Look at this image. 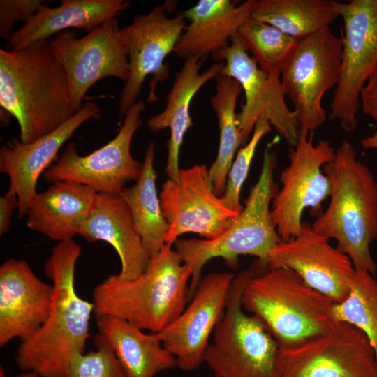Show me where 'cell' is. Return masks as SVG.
I'll use <instances>...</instances> for the list:
<instances>
[{
	"label": "cell",
	"instance_id": "10",
	"mask_svg": "<svg viewBox=\"0 0 377 377\" xmlns=\"http://www.w3.org/2000/svg\"><path fill=\"white\" fill-rule=\"evenodd\" d=\"M278 377H377V361L361 330L336 322L324 334L279 346Z\"/></svg>",
	"mask_w": 377,
	"mask_h": 377
},
{
	"label": "cell",
	"instance_id": "1",
	"mask_svg": "<svg viewBox=\"0 0 377 377\" xmlns=\"http://www.w3.org/2000/svg\"><path fill=\"white\" fill-rule=\"evenodd\" d=\"M81 253V246L73 239L58 242L45 263L54 293L46 320L17 350L15 360L24 371L66 377L73 359L85 352L94 304L75 289V265Z\"/></svg>",
	"mask_w": 377,
	"mask_h": 377
},
{
	"label": "cell",
	"instance_id": "20",
	"mask_svg": "<svg viewBox=\"0 0 377 377\" xmlns=\"http://www.w3.org/2000/svg\"><path fill=\"white\" fill-rule=\"evenodd\" d=\"M54 288L27 261L8 259L0 267V346L31 337L46 320Z\"/></svg>",
	"mask_w": 377,
	"mask_h": 377
},
{
	"label": "cell",
	"instance_id": "8",
	"mask_svg": "<svg viewBox=\"0 0 377 377\" xmlns=\"http://www.w3.org/2000/svg\"><path fill=\"white\" fill-rule=\"evenodd\" d=\"M341 52V38L328 27L297 40L285 62L281 84L293 103L300 133H313L326 121L322 98L338 84Z\"/></svg>",
	"mask_w": 377,
	"mask_h": 377
},
{
	"label": "cell",
	"instance_id": "11",
	"mask_svg": "<svg viewBox=\"0 0 377 377\" xmlns=\"http://www.w3.org/2000/svg\"><path fill=\"white\" fill-rule=\"evenodd\" d=\"M145 103L138 100L131 106L116 136L104 146L80 156L73 142L69 143L57 161L43 173L50 183L71 182L87 186L98 193L119 195L126 183L137 181L142 164L132 157L131 145L142 125Z\"/></svg>",
	"mask_w": 377,
	"mask_h": 377
},
{
	"label": "cell",
	"instance_id": "7",
	"mask_svg": "<svg viewBox=\"0 0 377 377\" xmlns=\"http://www.w3.org/2000/svg\"><path fill=\"white\" fill-rule=\"evenodd\" d=\"M254 273L235 276L223 315L204 362L215 377H278L279 346L260 320L244 309L242 295Z\"/></svg>",
	"mask_w": 377,
	"mask_h": 377
},
{
	"label": "cell",
	"instance_id": "30",
	"mask_svg": "<svg viewBox=\"0 0 377 377\" xmlns=\"http://www.w3.org/2000/svg\"><path fill=\"white\" fill-rule=\"evenodd\" d=\"M355 274L347 297L336 303V322H345L361 330L369 340L377 361V279L355 267Z\"/></svg>",
	"mask_w": 377,
	"mask_h": 377
},
{
	"label": "cell",
	"instance_id": "29",
	"mask_svg": "<svg viewBox=\"0 0 377 377\" xmlns=\"http://www.w3.org/2000/svg\"><path fill=\"white\" fill-rule=\"evenodd\" d=\"M215 80L216 92L210 100V104L218 120L219 143L217 156L209 170V177L215 193L221 196L226 190L228 175L234 157L242 145L235 110L242 89L236 80L221 73Z\"/></svg>",
	"mask_w": 377,
	"mask_h": 377
},
{
	"label": "cell",
	"instance_id": "25",
	"mask_svg": "<svg viewBox=\"0 0 377 377\" xmlns=\"http://www.w3.org/2000/svg\"><path fill=\"white\" fill-rule=\"evenodd\" d=\"M203 60L195 57L185 59L182 67L175 75L163 110L151 117L147 122L149 128L153 131L170 129L165 172L171 179H175L178 176L180 147L186 133L193 126L190 115L191 101L197 92L220 75L223 69V62H217L200 72Z\"/></svg>",
	"mask_w": 377,
	"mask_h": 377
},
{
	"label": "cell",
	"instance_id": "26",
	"mask_svg": "<svg viewBox=\"0 0 377 377\" xmlns=\"http://www.w3.org/2000/svg\"><path fill=\"white\" fill-rule=\"evenodd\" d=\"M99 333L111 346L126 377H155L177 367L158 333L147 334L131 323L114 316H97Z\"/></svg>",
	"mask_w": 377,
	"mask_h": 377
},
{
	"label": "cell",
	"instance_id": "34",
	"mask_svg": "<svg viewBox=\"0 0 377 377\" xmlns=\"http://www.w3.org/2000/svg\"><path fill=\"white\" fill-rule=\"evenodd\" d=\"M41 0H1L0 36L8 40L17 21L28 22L44 5Z\"/></svg>",
	"mask_w": 377,
	"mask_h": 377
},
{
	"label": "cell",
	"instance_id": "6",
	"mask_svg": "<svg viewBox=\"0 0 377 377\" xmlns=\"http://www.w3.org/2000/svg\"><path fill=\"white\" fill-rule=\"evenodd\" d=\"M276 154L268 146L264 152L259 178L251 189L245 207L234 217L227 229L211 239H178L176 251L191 270L190 298L201 281L203 267L214 258H221L231 268L237 266L238 257L250 255L267 266L270 251L281 241L272 222L270 203L276 195L273 180Z\"/></svg>",
	"mask_w": 377,
	"mask_h": 377
},
{
	"label": "cell",
	"instance_id": "21",
	"mask_svg": "<svg viewBox=\"0 0 377 377\" xmlns=\"http://www.w3.org/2000/svg\"><path fill=\"white\" fill-rule=\"evenodd\" d=\"M256 0L236 6L230 0H201L183 14L189 22L182 33L174 53L186 59H213L226 49L241 27L251 19Z\"/></svg>",
	"mask_w": 377,
	"mask_h": 377
},
{
	"label": "cell",
	"instance_id": "5",
	"mask_svg": "<svg viewBox=\"0 0 377 377\" xmlns=\"http://www.w3.org/2000/svg\"><path fill=\"white\" fill-rule=\"evenodd\" d=\"M242 303L279 346L324 334L336 323V303L286 267L253 274L244 288Z\"/></svg>",
	"mask_w": 377,
	"mask_h": 377
},
{
	"label": "cell",
	"instance_id": "15",
	"mask_svg": "<svg viewBox=\"0 0 377 377\" xmlns=\"http://www.w3.org/2000/svg\"><path fill=\"white\" fill-rule=\"evenodd\" d=\"M214 60L223 62L221 74L236 80L244 93L245 101L237 114L242 145L249 142L258 119L265 117L286 142L295 147L299 138V126L286 103L281 73L260 69L249 57L237 34Z\"/></svg>",
	"mask_w": 377,
	"mask_h": 377
},
{
	"label": "cell",
	"instance_id": "23",
	"mask_svg": "<svg viewBox=\"0 0 377 377\" xmlns=\"http://www.w3.org/2000/svg\"><path fill=\"white\" fill-rule=\"evenodd\" d=\"M98 194L80 184L54 182L32 199L26 225L30 230L59 242L73 239L92 212Z\"/></svg>",
	"mask_w": 377,
	"mask_h": 377
},
{
	"label": "cell",
	"instance_id": "18",
	"mask_svg": "<svg viewBox=\"0 0 377 377\" xmlns=\"http://www.w3.org/2000/svg\"><path fill=\"white\" fill-rule=\"evenodd\" d=\"M234 277L228 272L205 276L190 304L172 323L158 332L181 369L193 371L204 362L210 336L223 315Z\"/></svg>",
	"mask_w": 377,
	"mask_h": 377
},
{
	"label": "cell",
	"instance_id": "31",
	"mask_svg": "<svg viewBox=\"0 0 377 377\" xmlns=\"http://www.w3.org/2000/svg\"><path fill=\"white\" fill-rule=\"evenodd\" d=\"M237 34L259 68L269 73H281L297 42L277 28L252 19L241 27Z\"/></svg>",
	"mask_w": 377,
	"mask_h": 377
},
{
	"label": "cell",
	"instance_id": "38",
	"mask_svg": "<svg viewBox=\"0 0 377 377\" xmlns=\"http://www.w3.org/2000/svg\"><path fill=\"white\" fill-rule=\"evenodd\" d=\"M0 377H6L4 370L2 367L0 369ZM15 377H40L38 374L33 371H24Z\"/></svg>",
	"mask_w": 377,
	"mask_h": 377
},
{
	"label": "cell",
	"instance_id": "17",
	"mask_svg": "<svg viewBox=\"0 0 377 377\" xmlns=\"http://www.w3.org/2000/svg\"><path fill=\"white\" fill-rule=\"evenodd\" d=\"M267 267L292 269L335 303L347 297L355 272L350 258L305 221L297 236L281 241L270 251Z\"/></svg>",
	"mask_w": 377,
	"mask_h": 377
},
{
	"label": "cell",
	"instance_id": "35",
	"mask_svg": "<svg viewBox=\"0 0 377 377\" xmlns=\"http://www.w3.org/2000/svg\"><path fill=\"white\" fill-rule=\"evenodd\" d=\"M360 98L363 112L377 122V66L363 87Z\"/></svg>",
	"mask_w": 377,
	"mask_h": 377
},
{
	"label": "cell",
	"instance_id": "12",
	"mask_svg": "<svg viewBox=\"0 0 377 377\" xmlns=\"http://www.w3.org/2000/svg\"><path fill=\"white\" fill-rule=\"evenodd\" d=\"M339 12L344 27L341 72L330 117L351 132L358 124L361 91L377 66V0L339 2Z\"/></svg>",
	"mask_w": 377,
	"mask_h": 377
},
{
	"label": "cell",
	"instance_id": "22",
	"mask_svg": "<svg viewBox=\"0 0 377 377\" xmlns=\"http://www.w3.org/2000/svg\"><path fill=\"white\" fill-rule=\"evenodd\" d=\"M78 235L90 242L104 241L117 252L121 261L119 276L138 277L146 269V253L129 209L119 195L98 193L96 204L80 226Z\"/></svg>",
	"mask_w": 377,
	"mask_h": 377
},
{
	"label": "cell",
	"instance_id": "33",
	"mask_svg": "<svg viewBox=\"0 0 377 377\" xmlns=\"http://www.w3.org/2000/svg\"><path fill=\"white\" fill-rule=\"evenodd\" d=\"M94 343V350L73 359L66 377H126L112 348L99 333Z\"/></svg>",
	"mask_w": 377,
	"mask_h": 377
},
{
	"label": "cell",
	"instance_id": "9",
	"mask_svg": "<svg viewBox=\"0 0 377 377\" xmlns=\"http://www.w3.org/2000/svg\"><path fill=\"white\" fill-rule=\"evenodd\" d=\"M173 3L166 1L154 6L149 12L136 15L128 25L120 29V36L126 48L129 73L119 95V117L122 119L128 108L135 104L146 77L149 82L147 101L156 102L158 84L168 76L169 66L165 59L175 48L185 28L183 13L175 17L168 13L174 8Z\"/></svg>",
	"mask_w": 377,
	"mask_h": 377
},
{
	"label": "cell",
	"instance_id": "19",
	"mask_svg": "<svg viewBox=\"0 0 377 377\" xmlns=\"http://www.w3.org/2000/svg\"><path fill=\"white\" fill-rule=\"evenodd\" d=\"M99 114L98 105L89 101L54 131L27 143L12 138L1 146L0 172L8 177L7 193L17 198L20 217L27 216L29 205L37 193L38 178L57 158L64 144L83 124L97 119Z\"/></svg>",
	"mask_w": 377,
	"mask_h": 377
},
{
	"label": "cell",
	"instance_id": "24",
	"mask_svg": "<svg viewBox=\"0 0 377 377\" xmlns=\"http://www.w3.org/2000/svg\"><path fill=\"white\" fill-rule=\"evenodd\" d=\"M130 5L124 0H62L57 7L43 5L28 22L14 31L7 48L19 50L72 28L89 32L117 17Z\"/></svg>",
	"mask_w": 377,
	"mask_h": 377
},
{
	"label": "cell",
	"instance_id": "28",
	"mask_svg": "<svg viewBox=\"0 0 377 377\" xmlns=\"http://www.w3.org/2000/svg\"><path fill=\"white\" fill-rule=\"evenodd\" d=\"M339 16V2L332 0H260L256 1L251 13L252 20L297 40L330 27Z\"/></svg>",
	"mask_w": 377,
	"mask_h": 377
},
{
	"label": "cell",
	"instance_id": "27",
	"mask_svg": "<svg viewBox=\"0 0 377 377\" xmlns=\"http://www.w3.org/2000/svg\"><path fill=\"white\" fill-rule=\"evenodd\" d=\"M155 145L147 147L136 183L126 187L119 195L126 203L148 256L151 258L166 244L168 223L163 216L158 195L154 168Z\"/></svg>",
	"mask_w": 377,
	"mask_h": 377
},
{
	"label": "cell",
	"instance_id": "32",
	"mask_svg": "<svg viewBox=\"0 0 377 377\" xmlns=\"http://www.w3.org/2000/svg\"><path fill=\"white\" fill-rule=\"evenodd\" d=\"M271 129V124L265 117L259 119L250 140L239 149L230 167L226 190L221 197L227 207L237 214H239L243 208L240 204V192L248 176L256 148L260 140Z\"/></svg>",
	"mask_w": 377,
	"mask_h": 377
},
{
	"label": "cell",
	"instance_id": "2",
	"mask_svg": "<svg viewBox=\"0 0 377 377\" xmlns=\"http://www.w3.org/2000/svg\"><path fill=\"white\" fill-rule=\"evenodd\" d=\"M0 105L16 119L24 143L54 131L75 114L66 71L50 40L19 50L0 49Z\"/></svg>",
	"mask_w": 377,
	"mask_h": 377
},
{
	"label": "cell",
	"instance_id": "14",
	"mask_svg": "<svg viewBox=\"0 0 377 377\" xmlns=\"http://www.w3.org/2000/svg\"><path fill=\"white\" fill-rule=\"evenodd\" d=\"M52 50L64 68L71 107L82 105L89 89L103 78L124 82L129 73L126 48L120 36L117 17L109 20L78 38L75 31L60 32L50 39Z\"/></svg>",
	"mask_w": 377,
	"mask_h": 377
},
{
	"label": "cell",
	"instance_id": "4",
	"mask_svg": "<svg viewBox=\"0 0 377 377\" xmlns=\"http://www.w3.org/2000/svg\"><path fill=\"white\" fill-rule=\"evenodd\" d=\"M191 278V269L166 244L138 277L111 274L98 284L93 291L94 314L114 316L142 330L160 332L186 308Z\"/></svg>",
	"mask_w": 377,
	"mask_h": 377
},
{
	"label": "cell",
	"instance_id": "16",
	"mask_svg": "<svg viewBox=\"0 0 377 377\" xmlns=\"http://www.w3.org/2000/svg\"><path fill=\"white\" fill-rule=\"evenodd\" d=\"M159 198L168 223V244L172 245L186 233L216 238L238 214L215 193L205 165L179 170L177 179L168 178L162 184Z\"/></svg>",
	"mask_w": 377,
	"mask_h": 377
},
{
	"label": "cell",
	"instance_id": "37",
	"mask_svg": "<svg viewBox=\"0 0 377 377\" xmlns=\"http://www.w3.org/2000/svg\"><path fill=\"white\" fill-rule=\"evenodd\" d=\"M361 145L365 149H377V131L372 135L362 140Z\"/></svg>",
	"mask_w": 377,
	"mask_h": 377
},
{
	"label": "cell",
	"instance_id": "13",
	"mask_svg": "<svg viewBox=\"0 0 377 377\" xmlns=\"http://www.w3.org/2000/svg\"><path fill=\"white\" fill-rule=\"evenodd\" d=\"M312 134L300 133L296 145L289 149V164L280 177L281 188L272 199L271 218L281 241L300 233L306 208L320 215L322 202L330 195L331 184L323 167L332 160L336 149L326 140L315 145Z\"/></svg>",
	"mask_w": 377,
	"mask_h": 377
},
{
	"label": "cell",
	"instance_id": "36",
	"mask_svg": "<svg viewBox=\"0 0 377 377\" xmlns=\"http://www.w3.org/2000/svg\"><path fill=\"white\" fill-rule=\"evenodd\" d=\"M18 200L15 195L6 194L0 198V235L6 234L9 228L10 218L15 208L17 209Z\"/></svg>",
	"mask_w": 377,
	"mask_h": 377
},
{
	"label": "cell",
	"instance_id": "3",
	"mask_svg": "<svg viewBox=\"0 0 377 377\" xmlns=\"http://www.w3.org/2000/svg\"><path fill=\"white\" fill-rule=\"evenodd\" d=\"M323 172L331 184L327 209L312 227L346 254L355 267L376 276L377 265L370 245L377 239V182L369 168L360 161L352 144L343 140Z\"/></svg>",
	"mask_w": 377,
	"mask_h": 377
}]
</instances>
